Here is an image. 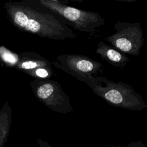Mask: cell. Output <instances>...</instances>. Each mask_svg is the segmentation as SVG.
<instances>
[{"label":"cell","instance_id":"cell-1","mask_svg":"<svg viewBox=\"0 0 147 147\" xmlns=\"http://www.w3.org/2000/svg\"><path fill=\"white\" fill-rule=\"evenodd\" d=\"M7 10L11 22L22 31L55 40L75 37L65 22L44 6L41 9L32 5L13 4Z\"/></svg>","mask_w":147,"mask_h":147},{"label":"cell","instance_id":"cell-2","mask_svg":"<svg viewBox=\"0 0 147 147\" xmlns=\"http://www.w3.org/2000/svg\"><path fill=\"white\" fill-rule=\"evenodd\" d=\"M92 92L109 105L133 111L147 107L142 97L130 85L122 82H114L102 76L84 81Z\"/></svg>","mask_w":147,"mask_h":147},{"label":"cell","instance_id":"cell-3","mask_svg":"<svg viewBox=\"0 0 147 147\" xmlns=\"http://www.w3.org/2000/svg\"><path fill=\"white\" fill-rule=\"evenodd\" d=\"M41 5L64 19L74 29L92 33L105 24V19L97 12L71 7L57 0H39Z\"/></svg>","mask_w":147,"mask_h":147},{"label":"cell","instance_id":"cell-4","mask_svg":"<svg viewBox=\"0 0 147 147\" xmlns=\"http://www.w3.org/2000/svg\"><path fill=\"white\" fill-rule=\"evenodd\" d=\"M114 26L116 32L104 39L125 55L139 56L144 42L140 23L117 21Z\"/></svg>","mask_w":147,"mask_h":147},{"label":"cell","instance_id":"cell-5","mask_svg":"<svg viewBox=\"0 0 147 147\" xmlns=\"http://www.w3.org/2000/svg\"><path fill=\"white\" fill-rule=\"evenodd\" d=\"M56 68L84 82L94 77L102 76L103 67L98 61L76 54L59 55L52 63Z\"/></svg>","mask_w":147,"mask_h":147},{"label":"cell","instance_id":"cell-6","mask_svg":"<svg viewBox=\"0 0 147 147\" xmlns=\"http://www.w3.org/2000/svg\"><path fill=\"white\" fill-rule=\"evenodd\" d=\"M30 85L36 97L53 111L61 114L73 111L69 96L59 82L51 79H35Z\"/></svg>","mask_w":147,"mask_h":147},{"label":"cell","instance_id":"cell-7","mask_svg":"<svg viewBox=\"0 0 147 147\" xmlns=\"http://www.w3.org/2000/svg\"><path fill=\"white\" fill-rule=\"evenodd\" d=\"M17 67L38 79H47L52 69V63L49 61L34 52L24 53L21 59H18Z\"/></svg>","mask_w":147,"mask_h":147},{"label":"cell","instance_id":"cell-8","mask_svg":"<svg viewBox=\"0 0 147 147\" xmlns=\"http://www.w3.org/2000/svg\"><path fill=\"white\" fill-rule=\"evenodd\" d=\"M95 52L102 59L115 67L123 68L130 61L126 55L109 46L103 41H99L98 43Z\"/></svg>","mask_w":147,"mask_h":147},{"label":"cell","instance_id":"cell-9","mask_svg":"<svg viewBox=\"0 0 147 147\" xmlns=\"http://www.w3.org/2000/svg\"><path fill=\"white\" fill-rule=\"evenodd\" d=\"M11 122L10 109L0 113V147H4L7 141Z\"/></svg>","mask_w":147,"mask_h":147},{"label":"cell","instance_id":"cell-10","mask_svg":"<svg viewBox=\"0 0 147 147\" xmlns=\"http://www.w3.org/2000/svg\"><path fill=\"white\" fill-rule=\"evenodd\" d=\"M2 53H1L2 58L6 62H8L9 63L14 64L18 61V59L17 56L16 55L13 54L10 52H9L7 50H6L5 49V51L1 52Z\"/></svg>","mask_w":147,"mask_h":147},{"label":"cell","instance_id":"cell-11","mask_svg":"<svg viewBox=\"0 0 147 147\" xmlns=\"http://www.w3.org/2000/svg\"><path fill=\"white\" fill-rule=\"evenodd\" d=\"M107 147H145V145L141 141H137L134 142H130L127 145L122 146V145H112Z\"/></svg>","mask_w":147,"mask_h":147},{"label":"cell","instance_id":"cell-12","mask_svg":"<svg viewBox=\"0 0 147 147\" xmlns=\"http://www.w3.org/2000/svg\"><path fill=\"white\" fill-rule=\"evenodd\" d=\"M37 142L38 144L39 147H53L48 142L44 141L41 138H38L37 140Z\"/></svg>","mask_w":147,"mask_h":147}]
</instances>
